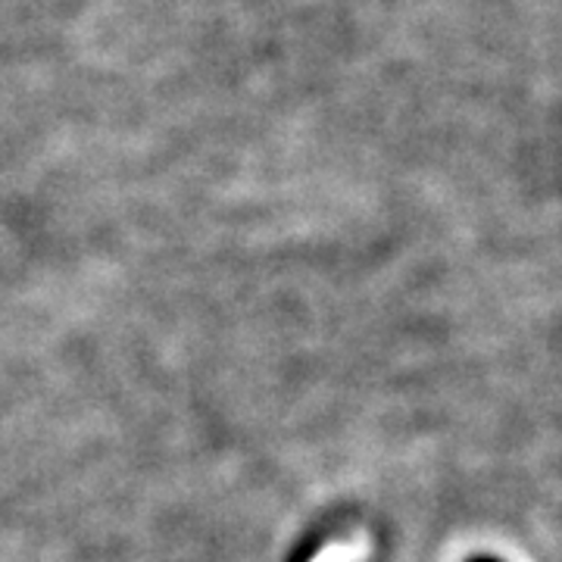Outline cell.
Wrapping results in <instances>:
<instances>
[{
    "label": "cell",
    "mask_w": 562,
    "mask_h": 562,
    "mask_svg": "<svg viewBox=\"0 0 562 562\" xmlns=\"http://www.w3.org/2000/svg\"><path fill=\"white\" fill-rule=\"evenodd\" d=\"M369 553H372V543L369 541L328 543L313 562H362Z\"/></svg>",
    "instance_id": "obj_1"
}]
</instances>
